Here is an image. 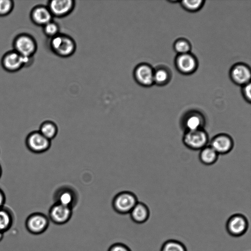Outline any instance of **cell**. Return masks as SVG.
I'll return each mask as SVG.
<instances>
[{"label":"cell","instance_id":"cell-13","mask_svg":"<svg viewBox=\"0 0 251 251\" xmlns=\"http://www.w3.org/2000/svg\"><path fill=\"white\" fill-rule=\"evenodd\" d=\"M177 70L184 75L193 73L198 67V61L195 56L190 52L178 54L175 60Z\"/></svg>","mask_w":251,"mask_h":251},{"label":"cell","instance_id":"cell-25","mask_svg":"<svg viewBox=\"0 0 251 251\" xmlns=\"http://www.w3.org/2000/svg\"><path fill=\"white\" fill-rule=\"evenodd\" d=\"M175 51L178 54H182L190 52L191 45L189 41L185 39L177 40L174 45Z\"/></svg>","mask_w":251,"mask_h":251},{"label":"cell","instance_id":"cell-29","mask_svg":"<svg viewBox=\"0 0 251 251\" xmlns=\"http://www.w3.org/2000/svg\"><path fill=\"white\" fill-rule=\"evenodd\" d=\"M251 83L249 82L243 85L242 89V95L244 99L249 103L251 101Z\"/></svg>","mask_w":251,"mask_h":251},{"label":"cell","instance_id":"cell-18","mask_svg":"<svg viewBox=\"0 0 251 251\" xmlns=\"http://www.w3.org/2000/svg\"><path fill=\"white\" fill-rule=\"evenodd\" d=\"M130 218L134 223L141 224L146 222L150 217V210L147 205L138 202L129 213Z\"/></svg>","mask_w":251,"mask_h":251},{"label":"cell","instance_id":"cell-32","mask_svg":"<svg viewBox=\"0 0 251 251\" xmlns=\"http://www.w3.org/2000/svg\"><path fill=\"white\" fill-rule=\"evenodd\" d=\"M1 175H2V169H1V167L0 165V178L1 176Z\"/></svg>","mask_w":251,"mask_h":251},{"label":"cell","instance_id":"cell-8","mask_svg":"<svg viewBox=\"0 0 251 251\" xmlns=\"http://www.w3.org/2000/svg\"><path fill=\"white\" fill-rule=\"evenodd\" d=\"M31 59L21 55L14 50L6 53L3 56L1 64L6 71L15 72L29 63Z\"/></svg>","mask_w":251,"mask_h":251},{"label":"cell","instance_id":"cell-20","mask_svg":"<svg viewBox=\"0 0 251 251\" xmlns=\"http://www.w3.org/2000/svg\"><path fill=\"white\" fill-rule=\"evenodd\" d=\"M219 154L209 145H207L200 150L199 157L200 161L205 165L214 164L218 158Z\"/></svg>","mask_w":251,"mask_h":251},{"label":"cell","instance_id":"cell-30","mask_svg":"<svg viewBox=\"0 0 251 251\" xmlns=\"http://www.w3.org/2000/svg\"><path fill=\"white\" fill-rule=\"evenodd\" d=\"M6 197L3 191L0 188V208L4 206Z\"/></svg>","mask_w":251,"mask_h":251},{"label":"cell","instance_id":"cell-23","mask_svg":"<svg viewBox=\"0 0 251 251\" xmlns=\"http://www.w3.org/2000/svg\"><path fill=\"white\" fill-rule=\"evenodd\" d=\"M160 251H187V249L185 245L181 242L170 239L163 244Z\"/></svg>","mask_w":251,"mask_h":251},{"label":"cell","instance_id":"cell-5","mask_svg":"<svg viewBox=\"0 0 251 251\" xmlns=\"http://www.w3.org/2000/svg\"><path fill=\"white\" fill-rule=\"evenodd\" d=\"M13 47L14 50L21 55L30 58L36 52L37 45L35 40L27 34L18 35L14 40Z\"/></svg>","mask_w":251,"mask_h":251},{"label":"cell","instance_id":"cell-3","mask_svg":"<svg viewBox=\"0 0 251 251\" xmlns=\"http://www.w3.org/2000/svg\"><path fill=\"white\" fill-rule=\"evenodd\" d=\"M209 136L204 129L185 131L182 142L187 148L194 151L201 150L207 145Z\"/></svg>","mask_w":251,"mask_h":251},{"label":"cell","instance_id":"cell-9","mask_svg":"<svg viewBox=\"0 0 251 251\" xmlns=\"http://www.w3.org/2000/svg\"><path fill=\"white\" fill-rule=\"evenodd\" d=\"M249 222L247 218L241 214H234L227 220L226 225L227 233L233 237H240L247 231Z\"/></svg>","mask_w":251,"mask_h":251},{"label":"cell","instance_id":"cell-12","mask_svg":"<svg viewBox=\"0 0 251 251\" xmlns=\"http://www.w3.org/2000/svg\"><path fill=\"white\" fill-rule=\"evenodd\" d=\"M154 69L146 63L138 65L133 72L134 77L136 82L144 87H150L154 84Z\"/></svg>","mask_w":251,"mask_h":251},{"label":"cell","instance_id":"cell-26","mask_svg":"<svg viewBox=\"0 0 251 251\" xmlns=\"http://www.w3.org/2000/svg\"><path fill=\"white\" fill-rule=\"evenodd\" d=\"M43 30L46 35L50 38L60 33L58 25L53 21H51L43 26Z\"/></svg>","mask_w":251,"mask_h":251},{"label":"cell","instance_id":"cell-11","mask_svg":"<svg viewBox=\"0 0 251 251\" xmlns=\"http://www.w3.org/2000/svg\"><path fill=\"white\" fill-rule=\"evenodd\" d=\"M209 146L219 154H226L231 151L234 147L232 138L226 133H219L211 140Z\"/></svg>","mask_w":251,"mask_h":251},{"label":"cell","instance_id":"cell-15","mask_svg":"<svg viewBox=\"0 0 251 251\" xmlns=\"http://www.w3.org/2000/svg\"><path fill=\"white\" fill-rule=\"evenodd\" d=\"M230 76L233 82L244 85L250 82L251 73L249 67L243 63H237L233 66L230 71Z\"/></svg>","mask_w":251,"mask_h":251},{"label":"cell","instance_id":"cell-31","mask_svg":"<svg viewBox=\"0 0 251 251\" xmlns=\"http://www.w3.org/2000/svg\"><path fill=\"white\" fill-rule=\"evenodd\" d=\"M4 233L0 231V242L2 241L3 238Z\"/></svg>","mask_w":251,"mask_h":251},{"label":"cell","instance_id":"cell-27","mask_svg":"<svg viewBox=\"0 0 251 251\" xmlns=\"http://www.w3.org/2000/svg\"><path fill=\"white\" fill-rule=\"evenodd\" d=\"M14 2L10 0H0V17L7 16L13 9Z\"/></svg>","mask_w":251,"mask_h":251},{"label":"cell","instance_id":"cell-2","mask_svg":"<svg viewBox=\"0 0 251 251\" xmlns=\"http://www.w3.org/2000/svg\"><path fill=\"white\" fill-rule=\"evenodd\" d=\"M138 202L137 198L134 194L131 192L124 191L114 197L112 205L116 212L124 215L129 214Z\"/></svg>","mask_w":251,"mask_h":251},{"label":"cell","instance_id":"cell-6","mask_svg":"<svg viewBox=\"0 0 251 251\" xmlns=\"http://www.w3.org/2000/svg\"><path fill=\"white\" fill-rule=\"evenodd\" d=\"M206 120L204 115L195 110L188 111L182 117L180 124L185 131L204 129Z\"/></svg>","mask_w":251,"mask_h":251},{"label":"cell","instance_id":"cell-21","mask_svg":"<svg viewBox=\"0 0 251 251\" xmlns=\"http://www.w3.org/2000/svg\"><path fill=\"white\" fill-rule=\"evenodd\" d=\"M44 137L51 141L56 135L58 128L56 125L51 121L43 122L38 130Z\"/></svg>","mask_w":251,"mask_h":251},{"label":"cell","instance_id":"cell-17","mask_svg":"<svg viewBox=\"0 0 251 251\" xmlns=\"http://www.w3.org/2000/svg\"><path fill=\"white\" fill-rule=\"evenodd\" d=\"M55 203L73 208L76 203V196L74 191L67 187L59 189L54 196Z\"/></svg>","mask_w":251,"mask_h":251},{"label":"cell","instance_id":"cell-10","mask_svg":"<svg viewBox=\"0 0 251 251\" xmlns=\"http://www.w3.org/2000/svg\"><path fill=\"white\" fill-rule=\"evenodd\" d=\"M72 214V208L54 203L50 207L48 217L49 220L54 224L62 225L69 221Z\"/></svg>","mask_w":251,"mask_h":251},{"label":"cell","instance_id":"cell-28","mask_svg":"<svg viewBox=\"0 0 251 251\" xmlns=\"http://www.w3.org/2000/svg\"><path fill=\"white\" fill-rule=\"evenodd\" d=\"M107 251H131V250L123 243H116L111 245Z\"/></svg>","mask_w":251,"mask_h":251},{"label":"cell","instance_id":"cell-19","mask_svg":"<svg viewBox=\"0 0 251 251\" xmlns=\"http://www.w3.org/2000/svg\"><path fill=\"white\" fill-rule=\"evenodd\" d=\"M14 222V216L11 210L5 206L0 208V231L4 233L9 230Z\"/></svg>","mask_w":251,"mask_h":251},{"label":"cell","instance_id":"cell-7","mask_svg":"<svg viewBox=\"0 0 251 251\" xmlns=\"http://www.w3.org/2000/svg\"><path fill=\"white\" fill-rule=\"evenodd\" d=\"M50 141L38 130L30 132L27 135L25 142L29 151L34 153H42L50 149Z\"/></svg>","mask_w":251,"mask_h":251},{"label":"cell","instance_id":"cell-14","mask_svg":"<svg viewBox=\"0 0 251 251\" xmlns=\"http://www.w3.org/2000/svg\"><path fill=\"white\" fill-rule=\"evenodd\" d=\"M75 6L73 0H52L49 1L47 7L53 17L62 18L70 14Z\"/></svg>","mask_w":251,"mask_h":251},{"label":"cell","instance_id":"cell-24","mask_svg":"<svg viewBox=\"0 0 251 251\" xmlns=\"http://www.w3.org/2000/svg\"><path fill=\"white\" fill-rule=\"evenodd\" d=\"M204 1L202 0H182L181 1V6L186 10L194 12L199 10L203 5Z\"/></svg>","mask_w":251,"mask_h":251},{"label":"cell","instance_id":"cell-4","mask_svg":"<svg viewBox=\"0 0 251 251\" xmlns=\"http://www.w3.org/2000/svg\"><path fill=\"white\" fill-rule=\"evenodd\" d=\"M50 220L48 216L40 212H34L29 215L25 221L27 231L33 235H40L48 229Z\"/></svg>","mask_w":251,"mask_h":251},{"label":"cell","instance_id":"cell-16","mask_svg":"<svg viewBox=\"0 0 251 251\" xmlns=\"http://www.w3.org/2000/svg\"><path fill=\"white\" fill-rule=\"evenodd\" d=\"M30 17L35 24L43 26L52 21L53 16L47 6L39 5L32 9Z\"/></svg>","mask_w":251,"mask_h":251},{"label":"cell","instance_id":"cell-1","mask_svg":"<svg viewBox=\"0 0 251 251\" xmlns=\"http://www.w3.org/2000/svg\"><path fill=\"white\" fill-rule=\"evenodd\" d=\"M50 45L51 50L61 57L72 55L76 50L75 40L70 36L60 33L50 38Z\"/></svg>","mask_w":251,"mask_h":251},{"label":"cell","instance_id":"cell-22","mask_svg":"<svg viewBox=\"0 0 251 251\" xmlns=\"http://www.w3.org/2000/svg\"><path fill=\"white\" fill-rule=\"evenodd\" d=\"M169 71L164 67H159L154 69V84L158 85H164L169 82L171 78Z\"/></svg>","mask_w":251,"mask_h":251}]
</instances>
